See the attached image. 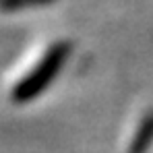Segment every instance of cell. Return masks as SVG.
<instances>
[{
	"instance_id": "cell-1",
	"label": "cell",
	"mask_w": 153,
	"mask_h": 153,
	"mask_svg": "<svg viewBox=\"0 0 153 153\" xmlns=\"http://www.w3.org/2000/svg\"><path fill=\"white\" fill-rule=\"evenodd\" d=\"M68 54H71V44L66 39H58L50 44L42 52V56L29 66L25 75H21L15 81V85L10 89V102L23 105V103H29L35 97H39L62 71Z\"/></svg>"
},
{
	"instance_id": "cell-2",
	"label": "cell",
	"mask_w": 153,
	"mask_h": 153,
	"mask_svg": "<svg viewBox=\"0 0 153 153\" xmlns=\"http://www.w3.org/2000/svg\"><path fill=\"white\" fill-rule=\"evenodd\" d=\"M54 0H0V10L4 13H17V10H25L31 6H44L50 4Z\"/></svg>"
}]
</instances>
